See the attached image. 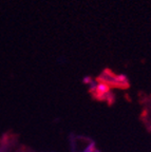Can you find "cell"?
I'll return each mask as SVG.
<instances>
[{
    "instance_id": "6da1fadb",
    "label": "cell",
    "mask_w": 151,
    "mask_h": 152,
    "mask_svg": "<svg viewBox=\"0 0 151 152\" xmlns=\"http://www.w3.org/2000/svg\"><path fill=\"white\" fill-rule=\"evenodd\" d=\"M110 89H111V87H110L108 83H104V81L98 80L96 83V86H95V88L92 90V92L96 98L104 100L105 97H106V95L108 94L109 92H111Z\"/></svg>"
},
{
    "instance_id": "7a4b0ae2",
    "label": "cell",
    "mask_w": 151,
    "mask_h": 152,
    "mask_svg": "<svg viewBox=\"0 0 151 152\" xmlns=\"http://www.w3.org/2000/svg\"><path fill=\"white\" fill-rule=\"evenodd\" d=\"M94 149H95V145L94 144H91V145H89L86 148V150L84 152H94Z\"/></svg>"
}]
</instances>
